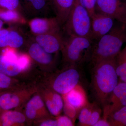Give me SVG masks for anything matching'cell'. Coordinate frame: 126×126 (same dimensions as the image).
<instances>
[{
	"label": "cell",
	"mask_w": 126,
	"mask_h": 126,
	"mask_svg": "<svg viewBox=\"0 0 126 126\" xmlns=\"http://www.w3.org/2000/svg\"><path fill=\"white\" fill-rule=\"evenodd\" d=\"M116 58L98 62L93 64L92 69V91L96 102L103 108L108 104L110 94L119 82Z\"/></svg>",
	"instance_id": "6da1fadb"
},
{
	"label": "cell",
	"mask_w": 126,
	"mask_h": 126,
	"mask_svg": "<svg viewBox=\"0 0 126 126\" xmlns=\"http://www.w3.org/2000/svg\"><path fill=\"white\" fill-rule=\"evenodd\" d=\"M93 44L90 61L98 62L115 58L126 42V25L121 24L113 26L108 33Z\"/></svg>",
	"instance_id": "7a4b0ae2"
},
{
	"label": "cell",
	"mask_w": 126,
	"mask_h": 126,
	"mask_svg": "<svg viewBox=\"0 0 126 126\" xmlns=\"http://www.w3.org/2000/svg\"><path fill=\"white\" fill-rule=\"evenodd\" d=\"M93 40L89 38L69 36L61 50L65 65L81 66L90 61Z\"/></svg>",
	"instance_id": "3957f363"
},
{
	"label": "cell",
	"mask_w": 126,
	"mask_h": 126,
	"mask_svg": "<svg viewBox=\"0 0 126 126\" xmlns=\"http://www.w3.org/2000/svg\"><path fill=\"white\" fill-rule=\"evenodd\" d=\"M91 21L92 18L88 11L81 4L79 0L70 12L63 26V29L69 36L90 39Z\"/></svg>",
	"instance_id": "277c9868"
},
{
	"label": "cell",
	"mask_w": 126,
	"mask_h": 126,
	"mask_svg": "<svg viewBox=\"0 0 126 126\" xmlns=\"http://www.w3.org/2000/svg\"><path fill=\"white\" fill-rule=\"evenodd\" d=\"M55 74L51 81V88L59 94H66L79 84L81 78V66L65 65Z\"/></svg>",
	"instance_id": "5b68a950"
},
{
	"label": "cell",
	"mask_w": 126,
	"mask_h": 126,
	"mask_svg": "<svg viewBox=\"0 0 126 126\" xmlns=\"http://www.w3.org/2000/svg\"><path fill=\"white\" fill-rule=\"evenodd\" d=\"M95 12L104 14L126 25V2L120 0H97Z\"/></svg>",
	"instance_id": "8992f818"
},
{
	"label": "cell",
	"mask_w": 126,
	"mask_h": 126,
	"mask_svg": "<svg viewBox=\"0 0 126 126\" xmlns=\"http://www.w3.org/2000/svg\"><path fill=\"white\" fill-rule=\"evenodd\" d=\"M27 24L30 34L34 35L60 32L62 27L56 16L35 17L28 20Z\"/></svg>",
	"instance_id": "52a82bcc"
},
{
	"label": "cell",
	"mask_w": 126,
	"mask_h": 126,
	"mask_svg": "<svg viewBox=\"0 0 126 126\" xmlns=\"http://www.w3.org/2000/svg\"><path fill=\"white\" fill-rule=\"evenodd\" d=\"M28 35L46 52L50 54L59 53L61 51L65 41L61 31L38 35L30 34Z\"/></svg>",
	"instance_id": "ba28073f"
},
{
	"label": "cell",
	"mask_w": 126,
	"mask_h": 126,
	"mask_svg": "<svg viewBox=\"0 0 126 126\" xmlns=\"http://www.w3.org/2000/svg\"><path fill=\"white\" fill-rule=\"evenodd\" d=\"M28 54L30 57L39 65L41 66L54 67L57 60V55L58 53L50 54L48 53L40 46L30 38L26 43Z\"/></svg>",
	"instance_id": "9c48e42d"
},
{
	"label": "cell",
	"mask_w": 126,
	"mask_h": 126,
	"mask_svg": "<svg viewBox=\"0 0 126 126\" xmlns=\"http://www.w3.org/2000/svg\"><path fill=\"white\" fill-rule=\"evenodd\" d=\"M91 18L90 39L92 40L99 39L113 27L114 19L108 16L95 12Z\"/></svg>",
	"instance_id": "30bf717a"
},
{
	"label": "cell",
	"mask_w": 126,
	"mask_h": 126,
	"mask_svg": "<svg viewBox=\"0 0 126 126\" xmlns=\"http://www.w3.org/2000/svg\"><path fill=\"white\" fill-rule=\"evenodd\" d=\"M27 18L47 17L51 8L48 0H20Z\"/></svg>",
	"instance_id": "8fae6325"
},
{
	"label": "cell",
	"mask_w": 126,
	"mask_h": 126,
	"mask_svg": "<svg viewBox=\"0 0 126 126\" xmlns=\"http://www.w3.org/2000/svg\"><path fill=\"white\" fill-rule=\"evenodd\" d=\"M79 0H48L56 17L63 26L72 9Z\"/></svg>",
	"instance_id": "7c38bea8"
},
{
	"label": "cell",
	"mask_w": 126,
	"mask_h": 126,
	"mask_svg": "<svg viewBox=\"0 0 126 126\" xmlns=\"http://www.w3.org/2000/svg\"><path fill=\"white\" fill-rule=\"evenodd\" d=\"M64 102L69 104L79 112L88 102L85 90L79 84L70 92L63 95Z\"/></svg>",
	"instance_id": "4fadbf2b"
},
{
	"label": "cell",
	"mask_w": 126,
	"mask_h": 126,
	"mask_svg": "<svg viewBox=\"0 0 126 126\" xmlns=\"http://www.w3.org/2000/svg\"><path fill=\"white\" fill-rule=\"evenodd\" d=\"M44 103L50 113L54 116L60 115L63 110L64 101L61 94L50 88L43 93Z\"/></svg>",
	"instance_id": "5bb4252c"
},
{
	"label": "cell",
	"mask_w": 126,
	"mask_h": 126,
	"mask_svg": "<svg viewBox=\"0 0 126 126\" xmlns=\"http://www.w3.org/2000/svg\"><path fill=\"white\" fill-rule=\"evenodd\" d=\"M28 38L21 29L9 31L8 33L0 38V47H10L19 48L26 46Z\"/></svg>",
	"instance_id": "9a60e30c"
},
{
	"label": "cell",
	"mask_w": 126,
	"mask_h": 126,
	"mask_svg": "<svg viewBox=\"0 0 126 126\" xmlns=\"http://www.w3.org/2000/svg\"><path fill=\"white\" fill-rule=\"evenodd\" d=\"M45 103L42 97L40 95H34L28 101L26 105L25 115L30 120L36 119L39 116L46 115V110Z\"/></svg>",
	"instance_id": "2e32d148"
},
{
	"label": "cell",
	"mask_w": 126,
	"mask_h": 126,
	"mask_svg": "<svg viewBox=\"0 0 126 126\" xmlns=\"http://www.w3.org/2000/svg\"><path fill=\"white\" fill-rule=\"evenodd\" d=\"M23 71L18 63L10 61L3 55H0V73L9 76H15Z\"/></svg>",
	"instance_id": "e0dca14e"
},
{
	"label": "cell",
	"mask_w": 126,
	"mask_h": 126,
	"mask_svg": "<svg viewBox=\"0 0 126 126\" xmlns=\"http://www.w3.org/2000/svg\"><path fill=\"white\" fill-rule=\"evenodd\" d=\"M22 96L15 94L6 93L0 97V107L4 110L17 107L22 102Z\"/></svg>",
	"instance_id": "ac0fdd59"
},
{
	"label": "cell",
	"mask_w": 126,
	"mask_h": 126,
	"mask_svg": "<svg viewBox=\"0 0 126 126\" xmlns=\"http://www.w3.org/2000/svg\"><path fill=\"white\" fill-rule=\"evenodd\" d=\"M2 126H9L15 124H21L26 121V117L23 113L16 111H7L1 116Z\"/></svg>",
	"instance_id": "d6986e66"
},
{
	"label": "cell",
	"mask_w": 126,
	"mask_h": 126,
	"mask_svg": "<svg viewBox=\"0 0 126 126\" xmlns=\"http://www.w3.org/2000/svg\"><path fill=\"white\" fill-rule=\"evenodd\" d=\"M116 72L119 81L126 83V45L116 58Z\"/></svg>",
	"instance_id": "ffe728a7"
},
{
	"label": "cell",
	"mask_w": 126,
	"mask_h": 126,
	"mask_svg": "<svg viewBox=\"0 0 126 126\" xmlns=\"http://www.w3.org/2000/svg\"><path fill=\"white\" fill-rule=\"evenodd\" d=\"M108 119L110 126H126V106L110 114Z\"/></svg>",
	"instance_id": "44dd1931"
},
{
	"label": "cell",
	"mask_w": 126,
	"mask_h": 126,
	"mask_svg": "<svg viewBox=\"0 0 126 126\" xmlns=\"http://www.w3.org/2000/svg\"><path fill=\"white\" fill-rule=\"evenodd\" d=\"M126 94V83L119 81L110 94L107 104H111Z\"/></svg>",
	"instance_id": "7402d4cb"
},
{
	"label": "cell",
	"mask_w": 126,
	"mask_h": 126,
	"mask_svg": "<svg viewBox=\"0 0 126 126\" xmlns=\"http://www.w3.org/2000/svg\"><path fill=\"white\" fill-rule=\"evenodd\" d=\"M94 103L95 102L92 103L88 102L86 106L81 109L78 116L79 126H86L87 122L92 113Z\"/></svg>",
	"instance_id": "603a6c76"
},
{
	"label": "cell",
	"mask_w": 126,
	"mask_h": 126,
	"mask_svg": "<svg viewBox=\"0 0 126 126\" xmlns=\"http://www.w3.org/2000/svg\"><path fill=\"white\" fill-rule=\"evenodd\" d=\"M0 7L7 10L16 11L25 16L20 0H0Z\"/></svg>",
	"instance_id": "cb8c5ba5"
},
{
	"label": "cell",
	"mask_w": 126,
	"mask_h": 126,
	"mask_svg": "<svg viewBox=\"0 0 126 126\" xmlns=\"http://www.w3.org/2000/svg\"><path fill=\"white\" fill-rule=\"evenodd\" d=\"M100 105L96 102H95L92 113L87 122L86 126H94L101 118L102 110Z\"/></svg>",
	"instance_id": "d4e9b609"
},
{
	"label": "cell",
	"mask_w": 126,
	"mask_h": 126,
	"mask_svg": "<svg viewBox=\"0 0 126 126\" xmlns=\"http://www.w3.org/2000/svg\"><path fill=\"white\" fill-rule=\"evenodd\" d=\"M63 110L65 115L70 118L75 123V120L78 116L79 112L73 106L65 102H64Z\"/></svg>",
	"instance_id": "484cf974"
},
{
	"label": "cell",
	"mask_w": 126,
	"mask_h": 126,
	"mask_svg": "<svg viewBox=\"0 0 126 126\" xmlns=\"http://www.w3.org/2000/svg\"><path fill=\"white\" fill-rule=\"evenodd\" d=\"M81 5L88 11L91 18L95 13L97 0H79Z\"/></svg>",
	"instance_id": "4316f807"
},
{
	"label": "cell",
	"mask_w": 126,
	"mask_h": 126,
	"mask_svg": "<svg viewBox=\"0 0 126 126\" xmlns=\"http://www.w3.org/2000/svg\"><path fill=\"white\" fill-rule=\"evenodd\" d=\"M58 126H73L74 123L70 118L66 115L59 116L56 117Z\"/></svg>",
	"instance_id": "83f0119b"
},
{
	"label": "cell",
	"mask_w": 126,
	"mask_h": 126,
	"mask_svg": "<svg viewBox=\"0 0 126 126\" xmlns=\"http://www.w3.org/2000/svg\"><path fill=\"white\" fill-rule=\"evenodd\" d=\"M11 83V79L8 75L0 73V88H6Z\"/></svg>",
	"instance_id": "f1b7e54d"
},
{
	"label": "cell",
	"mask_w": 126,
	"mask_h": 126,
	"mask_svg": "<svg viewBox=\"0 0 126 126\" xmlns=\"http://www.w3.org/2000/svg\"><path fill=\"white\" fill-rule=\"evenodd\" d=\"M40 126H58L57 120L56 119H49L43 121L41 122Z\"/></svg>",
	"instance_id": "f546056e"
},
{
	"label": "cell",
	"mask_w": 126,
	"mask_h": 126,
	"mask_svg": "<svg viewBox=\"0 0 126 126\" xmlns=\"http://www.w3.org/2000/svg\"><path fill=\"white\" fill-rule=\"evenodd\" d=\"M94 126H110V125L108 118L103 117L100 118Z\"/></svg>",
	"instance_id": "4dcf8cb0"
},
{
	"label": "cell",
	"mask_w": 126,
	"mask_h": 126,
	"mask_svg": "<svg viewBox=\"0 0 126 126\" xmlns=\"http://www.w3.org/2000/svg\"><path fill=\"white\" fill-rule=\"evenodd\" d=\"M9 31L6 29H0V38L6 35Z\"/></svg>",
	"instance_id": "1f68e13d"
},
{
	"label": "cell",
	"mask_w": 126,
	"mask_h": 126,
	"mask_svg": "<svg viewBox=\"0 0 126 126\" xmlns=\"http://www.w3.org/2000/svg\"><path fill=\"white\" fill-rule=\"evenodd\" d=\"M3 25V22L2 20L0 19V29H1Z\"/></svg>",
	"instance_id": "d6a6232c"
},
{
	"label": "cell",
	"mask_w": 126,
	"mask_h": 126,
	"mask_svg": "<svg viewBox=\"0 0 126 126\" xmlns=\"http://www.w3.org/2000/svg\"><path fill=\"white\" fill-rule=\"evenodd\" d=\"M121 0V1H122V0Z\"/></svg>",
	"instance_id": "836d02e7"
},
{
	"label": "cell",
	"mask_w": 126,
	"mask_h": 126,
	"mask_svg": "<svg viewBox=\"0 0 126 126\" xmlns=\"http://www.w3.org/2000/svg\"></svg>",
	"instance_id": "e575fe53"
}]
</instances>
